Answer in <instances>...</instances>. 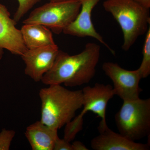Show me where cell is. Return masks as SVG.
<instances>
[{
  "label": "cell",
  "mask_w": 150,
  "mask_h": 150,
  "mask_svg": "<svg viewBox=\"0 0 150 150\" xmlns=\"http://www.w3.org/2000/svg\"><path fill=\"white\" fill-rule=\"evenodd\" d=\"M53 150H72L71 144L64 139L58 137L54 142Z\"/></svg>",
  "instance_id": "17"
},
{
  "label": "cell",
  "mask_w": 150,
  "mask_h": 150,
  "mask_svg": "<svg viewBox=\"0 0 150 150\" xmlns=\"http://www.w3.org/2000/svg\"><path fill=\"white\" fill-rule=\"evenodd\" d=\"M59 50L56 44L28 49L21 56L25 64V74L34 81H41L43 76L52 68Z\"/></svg>",
  "instance_id": "8"
},
{
  "label": "cell",
  "mask_w": 150,
  "mask_h": 150,
  "mask_svg": "<svg viewBox=\"0 0 150 150\" xmlns=\"http://www.w3.org/2000/svg\"><path fill=\"white\" fill-rule=\"evenodd\" d=\"M99 135L93 139L91 146L94 150H149L150 143H137L110 130L107 123L100 122L98 127Z\"/></svg>",
  "instance_id": "11"
},
{
  "label": "cell",
  "mask_w": 150,
  "mask_h": 150,
  "mask_svg": "<svg viewBox=\"0 0 150 150\" xmlns=\"http://www.w3.org/2000/svg\"><path fill=\"white\" fill-rule=\"evenodd\" d=\"M72 150H88L89 149L82 142L80 141H75L71 144Z\"/></svg>",
  "instance_id": "18"
},
{
  "label": "cell",
  "mask_w": 150,
  "mask_h": 150,
  "mask_svg": "<svg viewBox=\"0 0 150 150\" xmlns=\"http://www.w3.org/2000/svg\"><path fill=\"white\" fill-rule=\"evenodd\" d=\"M82 90L83 109L74 117L79 123H83V116L88 111L95 113L101 119L100 122L106 123V109L107 104L114 96L111 85L96 83L93 87L86 86Z\"/></svg>",
  "instance_id": "7"
},
{
  "label": "cell",
  "mask_w": 150,
  "mask_h": 150,
  "mask_svg": "<svg viewBox=\"0 0 150 150\" xmlns=\"http://www.w3.org/2000/svg\"><path fill=\"white\" fill-rule=\"evenodd\" d=\"M119 134L136 142L150 135V98L123 101L115 115Z\"/></svg>",
  "instance_id": "4"
},
{
  "label": "cell",
  "mask_w": 150,
  "mask_h": 150,
  "mask_svg": "<svg viewBox=\"0 0 150 150\" xmlns=\"http://www.w3.org/2000/svg\"><path fill=\"white\" fill-rule=\"evenodd\" d=\"M16 132L13 130L3 129L0 132V150H8L11 143L15 136Z\"/></svg>",
  "instance_id": "16"
},
{
  "label": "cell",
  "mask_w": 150,
  "mask_h": 150,
  "mask_svg": "<svg viewBox=\"0 0 150 150\" xmlns=\"http://www.w3.org/2000/svg\"><path fill=\"white\" fill-rule=\"evenodd\" d=\"M58 131L39 121L28 126L25 134L33 150H53Z\"/></svg>",
  "instance_id": "12"
},
{
  "label": "cell",
  "mask_w": 150,
  "mask_h": 150,
  "mask_svg": "<svg viewBox=\"0 0 150 150\" xmlns=\"http://www.w3.org/2000/svg\"><path fill=\"white\" fill-rule=\"evenodd\" d=\"M100 51V45L94 43H87L81 52L71 56L59 50L52 68L41 82L48 86L63 83L70 87L89 83L96 73Z\"/></svg>",
  "instance_id": "1"
},
{
  "label": "cell",
  "mask_w": 150,
  "mask_h": 150,
  "mask_svg": "<svg viewBox=\"0 0 150 150\" xmlns=\"http://www.w3.org/2000/svg\"><path fill=\"white\" fill-rule=\"evenodd\" d=\"M143 46V59L139 69L142 79L148 77L150 74V27L146 33Z\"/></svg>",
  "instance_id": "14"
},
{
  "label": "cell",
  "mask_w": 150,
  "mask_h": 150,
  "mask_svg": "<svg viewBox=\"0 0 150 150\" xmlns=\"http://www.w3.org/2000/svg\"><path fill=\"white\" fill-rule=\"evenodd\" d=\"M103 7L121 27L123 35L122 49L129 51L150 27V9L134 0H105Z\"/></svg>",
  "instance_id": "3"
},
{
  "label": "cell",
  "mask_w": 150,
  "mask_h": 150,
  "mask_svg": "<svg viewBox=\"0 0 150 150\" xmlns=\"http://www.w3.org/2000/svg\"><path fill=\"white\" fill-rule=\"evenodd\" d=\"M41 101L40 121L51 128L59 129L75 117L83 107L82 90L71 91L61 85H51L39 91Z\"/></svg>",
  "instance_id": "2"
},
{
  "label": "cell",
  "mask_w": 150,
  "mask_h": 150,
  "mask_svg": "<svg viewBox=\"0 0 150 150\" xmlns=\"http://www.w3.org/2000/svg\"><path fill=\"white\" fill-rule=\"evenodd\" d=\"M146 8H150V0H134Z\"/></svg>",
  "instance_id": "19"
},
{
  "label": "cell",
  "mask_w": 150,
  "mask_h": 150,
  "mask_svg": "<svg viewBox=\"0 0 150 150\" xmlns=\"http://www.w3.org/2000/svg\"><path fill=\"white\" fill-rule=\"evenodd\" d=\"M65 1V0H50V1L54 2V1Z\"/></svg>",
  "instance_id": "20"
},
{
  "label": "cell",
  "mask_w": 150,
  "mask_h": 150,
  "mask_svg": "<svg viewBox=\"0 0 150 150\" xmlns=\"http://www.w3.org/2000/svg\"><path fill=\"white\" fill-rule=\"evenodd\" d=\"M25 44L28 49L56 45L52 31L39 24H24L21 30Z\"/></svg>",
  "instance_id": "13"
},
{
  "label": "cell",
  "mask_w": 150,
  "mask_h": 150,
  "mask_svg": "<svg viewBox=\"0 0 150 150\" xmlns=\"http://www.w3.org/2000/svg\"><path fill=\"white\" fill-rule=\"evenodd\" d=\"M80 9L79 0L50 1L33 11L23 23L42 25L59 34L76 19Z\"/></svg>",
  "instance_id": "5"
},
{
  "label": "cell",
  "mask_w": 150,
  "mask_h": 150,
  "mask_svg": "<svg viewBox=\"0 0 150 150\" xmlns=\"http://www.w3.org/2000/svg\"><path fill=\"white\" fill-rule=\"evenodd\" d=\"M16 23L11 18L7 8L0 3V60L2 59L4 49L21 56L28 50L21 31L16 26Z\"/></svg>",
  "instance_id": "9"
},
{
  "label": "cell",
  "mask_w": 150,
  "mask_h": 150,
  "mask_svg": "<svg viewBox=\"0 0 150 150\" xmlns=\"http://www.w3.org/2000/svg\"><path fill=\"white\" fill-rule=\"evenodd\" d=\"M102 69L113 83L114 95L118 96L123 101L140 98L142 89L139 83L142 77L139 69L129 71L116 63L106 62L103 64Z\"/></svg>",
  "instance_id": "6"
},
{
  "label": "cell",
  "mask_w": 150,
  "mask_h": 150,
  "mask_svg": "<svg viewBox=\"0 0 150 150\" xmlns=\"http://www.w3.org/2000/svg\"><path fill=\"white\" fill-rule=\"evenodd\" d=\"M40 0H18V6L14 15L13 19L16 22L20 20Z\"/></svg>",
  "instance_id": "15"
},
{
  "label": "cell",
  "mask_w": 150,
  "mask_h": 150,
  "mask_svg": "<svg viewBox=\"0 0 150 150\" xmlns=\"http://www.w3.org/2000/svg\"><path fill=\"white\" fill-rule=\"evenodd\" d=\"M100 0H79L81 9L77 17L74 21L65 28V34L80 38L90 37L95 38L105 46L112 54L115 51L105 43L102 36L96 31L91 19L93 8Z\"/></svg>",
  "instance_id": "10"
}]
</instances>
